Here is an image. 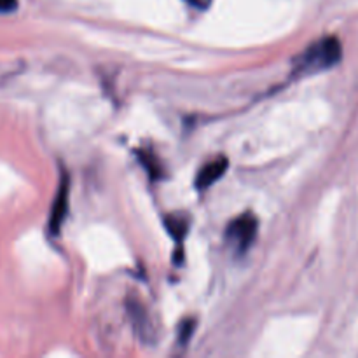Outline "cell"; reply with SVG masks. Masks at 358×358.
<instances>
[{"label": "cell", "instance_id": "obj_3", "mask_svg": "<svg viewBox=\"0 0 358 358\" xmlns=\"http://www.w3.org/2000/svg\"><path fill=\"white\" fill-rule=\"evenodd\" d=\"M69 180L66 175H63L62 182H59L58 194H56L55 203H52V212L51 219H49V231L51 234H58L59 227H62L63 220H65L66 210H69Z\"/></svg>", "mask_w": 358, "mask_h": 358}, {"label": "cell", "instance_id": "obj_1", "mask_svg": "<svg viewBox=\"0 0 358 358\" xmlns=\"http://www.w3.org/2000/svg\"><path fill=\"white\" fill-rule=\"evenodd\" d=\"M341 42L336 37H325L304 52L299 69L303 72H317V70L329 69V66H334L341 59Z\"/></svg>", "mask_w": 358, "mask_h": 358}, {"label": "cell", "instance_id": "obj_2", "mask_svg": "<svg viewBox=\"0 0 358 358\" xmlns=\"http://www.w3.org/2000/svg\"><path fill=\"white\" fill-rule=\"evenodd\" d=\"M259 222L255 215L252 213H243V215L236 217L233 222L227 226L226 231V241L236 254H245L254 243L255 236H257Z\"/></svg>", "mask_w": 358, "mask_h": 358}, {"label": "cell", "instance_id": "obj_4", "mask_svg": "<svg viewBox=\"0 0 358 358\" xmlns=\"http://www.w3.org/2000/svg\"><path fill=\"white\" fill-rule=\"evenodd\" d=\"M226 170H227L226 157H217V159L210 161V163H206L205 166L199 170L198 177H196V187H198L199 191L210 187V185L215 184L219 178L224 177Z\"/></svg>", "mask_w": 358, "mask_h": 358}, {"label": "cell", "instance_id": "obj_6", "mask_svg": "<svg viewBox=\"0 0 358 358\" xmlns=\"http://www.w3.org/2000/svg\"><path fill=\"white\" fill-rule=\"evenodd\" d=\"M140 157H142L143 164H145V166L149 168V173L152 175L154 178L159 177V175H161V166H159V164H157V161L154 159L152 154H143V152H140Z\"/></svg>", "mask_w": 358, "mask_h": 358}, {"label": "cell", "instance_id": "obj_7", "mask_svg": "<svg viewBox=\"0 0 358 358\" xmlns=\"http://www.w3.org/2000/svg\"><path fill=\"white\" fill-rule=\"evenodd\" d=\"M17 7V0H0V13H13Z\"/></svg>", "mask_w": 358, "mask_h": 358}, {"label": "cell", "instance_id": "obj_5", "mask_svg": "<svg viewBox=\"0 0 358 358\" xmlns=\"http://www.w3.org/2000/svg\"><path fill=\"white\" fill-rule=\"evenodd\" d=\"M166 227L170 229V233L173 234L177 240H182V238L185 236V233H187L189 222L187 219H184V217H168Z\"/></svg>", "mask_w": 358, "mask_h": 358}, {"label": "cell", "instance_id": "obj_8", "mask_svg": "<svg viewBox=\"0 0 358 358\" xmlns=\"http://www.w3.org/2000/svg\"><path fill=\"white\" fill-rule=\"evenodd\" d=\"M185 2H187L189 6L196 7V9H208L212 0H185Z\"/></svg>", "mask_w": 358, "mask_h": 358}]
</instances>
